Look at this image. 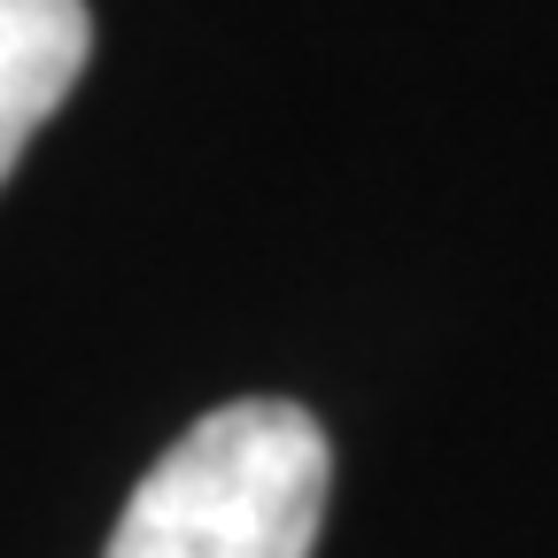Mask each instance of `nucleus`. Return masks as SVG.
Listing matches in <instances>:
<instances>
[{
	"label": "nucleus",
	"mask_w": 558,
	"mask_h": 558,
	"mask_svg": "<svg viewBox=\"0 0 558 558\" xmlns=\"http://www.w3.org/2000/svg\"><path fill=\"white\" fill-rule=\"evenodd\" d=\"M333 450L303 403H218L140 473L101 558H311Z\"/></svg>",
	"instance_id": "nucleus-1"
},
{
	"label": "nucleus",
	"mask_w": 558,
	"mask_h": 558,
	"mask_svg": "<svg viewBox=\"0 0 558 558\" xmlns=\"http://www.w3.org/2000/svg\"><path fill=\"white\" fill-rule=\"evenodd\" d=\"M94 54L86 0H0V179L16 171L32 132L62 109Z\"/></svg>",
	"instance_id": "nucleus-2"
}]
</instances>
